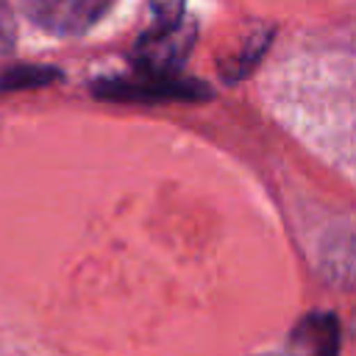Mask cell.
Returning <instances> with one entry per match:
<instances>
[{
	"mask_svg": "<svg viewBox=\"0 0 356 356\" xmlns=\"http://www.w3.org/2000/svg\"><path fill=\"white\" fill-rule=\"evenodd\" d=\"M111 6L114 0H22L28 19L50 36H81Z\"/></svg>",
	"mask_w": 356,
	"mask_h": 356,
	"instance_id": "1",
	"label": "cell"
},
{
	"mask_svg": "<svg viewBox=\"0 0 356 356\" xmlns=\"http://www.w3.org/2000/svg\"><path fill=\"white\" fill-rule=\"evenodd\" d=\"M206 86L192 81H178L172 75H145L142 78H120L97 83V95L117 97V100H164V97H200Z\"/></svg>",
	"mask_w": 356,
	"mask_h": 356,
	"instance_id": "2",
	"label": "cell"
},
{
	"mask_svg": "<svg viewBox=\"0 0 356 356\" xmlns=\"http://www.w3.org/2000/svg\"><path fill=\"white\" fill-rule=\"evenodd\" d=\"M289 356H337V320L331 314L306 317L292 334Z\"/></svg>",
	"mask_w": 356,
	"mask_h": 356,
	"instance_id": "3",
	"label": "cell"
},
{
	"mask_svg": "<svg viewBox=\"0 0 356 356\" xmlns=\"http://www.w3.org/2000/svg\"><path fill=\"white\" fill-rule=\"evenodd\" d=\"M19 75H22L25 83H33V86L58 78V72H53V70H47V67H22V70H17V72H6V75H0V89H11V86L19 81Z\"/></svg>",
	"mask_w": 356,
	"mask_h": 356,
	"instance_id": "4",
	"label": "cell"
},
{
	"mask_svg": "<svg viewBox=\"0 0 356 356\" xmlns=\"http://www.w3.org/2000/svg\"><path fill=\"white\" fill-rule=\"evenodd\" d=\"M17 39V22H14V11L8 6V0H0V56L11 53Z\"/></svg>",
	"mask_w": 356,
	"mask_h": 356,
	"instance_id": "5",
	"label": "cell"
},
{
	"mask_svg": "<svg viewBox=\"0 0 356 356\" xmlns=\"http://www.w3.org/2000/svg\"><path fill=\"white\" fill-rule=\"evenodd\" d=\"M270 356H289V353H270Z\"/></svg>",
	"mask_w": 356,
	"mask_h": 356,
	"instance_id": "6",
	"label": "cell"
}]
</instances>
